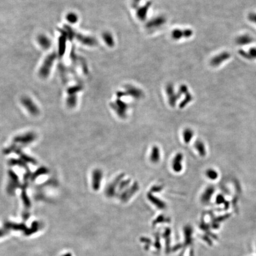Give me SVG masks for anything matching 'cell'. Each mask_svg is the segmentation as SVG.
<instances>
[{"label": "cell", "mask_w": 256, "mask_h": 256, "mask_svg": "<svg viewBox=\"0 0 256 256\" xmlns=\"http://www.w3.org/2000/svg\"><path fill=\"white\" fill-rule=\"evenodd\" d=\"M56 58V55L55 53H52L47 56L44 60L40 69L39 75L43 78H47L51 73V68L54 64V62Z\"/></svg>", "instance_id": "cell-1"}, {"label": "cell", "mask_w": 256, "mask_h": 256, "mask_svg": "<svg viewBox=\"0 0 256 256\" xmlns=\"http://www.w3.org/2000/svg\"><path fill=\"white\" fill-rule=\"evenodd\" d=\"M139 185L138 182L135 181L129 188L125 190L122 193L119 194V198L123 202H126L138 191Z\"/></svg>", "instance_id": "cell-2"}, {"label": "cell", "mask_w": 256, "mask_h": 256, "mask_svg": "<svg viewBox=\"0 0 256 256\" xmlns=\"http://www.w3.org/2000/svg\"><path fill=\"white\" fill-rule=\"evenodd\" d=\"M125 177V174H120L116 177L114 179V180L108 186L107 188V194L108 196L112 197L114 195H115L116 193V189L118 187H119V185L120 183L122 181V180H123Z\"/></svg>", "instance_id": "cell-3"}, {"label": "cell", "mask_w": 256, "mask_h": 256, "mask_svg": "<svg viewBox=\"0 0 256 256\" xmlns=\"http://www.w3.org/2000/svg\"><path fill=\"white\" fill-rule=\"evenodd\" d=\"M183 155L182 153H177L174 156L172 161V168L174 172H180L183 169Z\"/></svg>", "instance_id": "cell-4"}, {"label": "cell", "mask_w": 256, "mask_h": 256, "mask_svg": "<svg viewBox=\"0 0 256 256\" xmlns=\"http://www.w3.org/2000/svg\"><path fill=\"white\" fill-rule=\"evenodd\" d=\"M147 197L148 200L153 203L155 206H156L157 207H158L160 209H162L166 207V203L161 200H160L158 197L154 196L153 195V193L151 192H149L147 194Z\"/></svg>", "instance_id": "cell-5"}, {"label": "cell", "mask_w": 256, "mask_h": 256, "mask_svg": "<svg viewBox=\"0 0 256 256\" xmlns=\"http://www.w3.org/2000/svg\"><path fill=\"white\" fill-rule=\"evenodd\" d=\"M161 158V153L160 150L158 146H154L151 149L150 155H149V159L150 161L154 164H157L160 160Z\"/></svg>", "instance_id": "cell-6"}, {"label": "cell", "mask_w": 256, "mask_h": 256, "mask_svg": "<svg viewBox=\"0 0 256 256\" xmlns=\"http://www.w3.org/2000/svg\"><path fill=\"white\" fill-rule=\"evenodd\" d=\"M38 42L44 49H49L51 45V40L48 37L44 35V34H41V35H39L38 37Z\"/></svg>", "instance_id": "cell-7"}, {"label": "cell", "mask_w": 256, "mask_h": 256, "mask_svg": "<svg viewBox=\"0 0 256 256\" xmlns=\"http://www.w3.org/2000/svg\"><path fill=\"white\" fill-rule=\"evenodd\" d=\"M194 136L193 131L190 128H186L183 132V138L185 144H189L192 141Z\"/></svg>", "instance_id": "cell-8"}, {"label": "cell", "mask_w": 256, "mask_h": 256, "mask_svg": "<svg viewBox=\"0 0 256 256\" xmlns=\"http://www.w3.org/2000/svg\"><path fill=\"white\" fill-rule=\"evenodd\" d=\"M194 146L200 155H201V156L205 155V154H206L205 146L203 142L201 140H197L195 142Z\"/></svg>", "instance_id": "cell-9"}, {"label": "cell", "mask_w": 256, "mask_h": 256, "mask_svg": "<svg viewBox=\"0 0 256 256\" xmlns=\"http://www.w3.org/2000/svg\"><path fill=\"white\" fill-rule=\"evenodd\" d=\"M131 183V179H127L126 180H122V181L120 183L119 187H118V194H120L122 193L125 190H126L127 188H129V186L131 185L130 184Z\"/></svg>", "instance_id": "cell-10"}, {"label": "cell", "mask_w": 256, "mask_h": 256, "mask_svg": "<svg viewBox=\"0 0 256 256\" xmlns=\"http://www.w3.org/2000/svg\"><path fill=\"white\" fill-rule=\"evenodd\" d=\"M102 177V174L100 171H96L94 174V188L97 189L99 186L100 185V182Z\"/></svg>", "instance_id": "cell-11"}, {"label": "cell", "mask_w": 256, "mask_h": 256, "mask_svg": "<svg viewBox=\"0 0 256 256\" xmlns=\"http://www.w3.org/2000/svg\"><path fill=\"white\" fill-rule=\"evenodd\" d=\"M66 19L67 20V21L69 23H72V24H74V23L77 22L78 17V16L77 15V14L71 12V13H69L67 14V15L66 16Z\"/></svg>", "instance_id": "cell-12"}, {"label": "cell", "mask_w": 256, "mask_h": 256, "mask_svg": "<svg viewBox=\"0 0 256 256\" xmlns=\"http://www.w3.org/2000/svg\"><path fill=\"white\" fill-rule=\"evenodd\" d=\"M212 189L211 188H207L206 191L205 192V193H203V195L202 196V201L203 202H207L209 199H210V197L211 196V192Z\"/></svg>", "instance_id": "cell-13"}, {"label": "cell", "mask_w": 256, "mask_h": 256, "mask_svg": "<svg viewBox=\"0 0 256 256\" xmlns=\"http://www.w3.org/2000/svg\"><path fill=\"white\" fill-rule=\"evenodd\" d=\"M206 176L211 179H215L217 177V174L216 172L211 169L207 170L206 171Z\"/></svg>", "instance_id": "cell-14"}, {"label": "cell", "mask_w": 256, "mask_h": 256, "mask_svg": "<svg viewBox=\"0 0 256 256\" xmlns=\"http://www.w3.org/2000/svg\"><path fill=\"white\" fill-rule=\"evenodd\" d=\"M162 189H163V186H162V185H154L153 187L151 188L150 192L153 193L154 192L158 193V192H161L162 190Z\"/></svg>", "instance_id": "cell-15"}, {"label": "cell", "mask_w": 256, "mask_h": 256, "mask_svg": "<svg viewBox=\"0 0 256 256\" xmlns=\"http://www.w3.org/2000/svg\"><path fill=\"white\" fill-rule=\"evenodd\" d=\"M251 40V39L250 38H248V36H241L239 39V42H240L241 44H244V41H247V42H249L250 40Z\"/></svg>", "instance_id": "cell-16"}, {"label": "cell", "mask_w": 256, "mask_h": 256, "mask_svg": "<svg viewBox=\"0 0 256 256\" xmlns=\"http://www.w3.org/2000/svg\"><path fill=\"white\" fill-rule=\"evenodd\" d=\"M250 52H251V55H252L253 56H254V57H256V49H251V50L250 51Z\"/></svg>", "instance_id": "cell-17"}]
</instances>
